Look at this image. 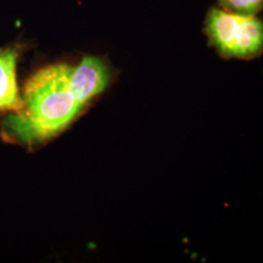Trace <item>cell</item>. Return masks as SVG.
<instances>
[{
	"instance_id": "1",
	"label": "cell",
	"mask_w": 263,
	"mask_h": 263,
	"mask_svg": "<svg viewBox=\"0 0 263 263\" xmlns=\"http://www.w3.org/2000/svg\"><path fill=\"white\" fill-rule=\"evenodd\" d=\"M108 82V68L96 57H85L76 66H45L28 79L23 108L9 115L4 127L26 143L47 141L72 122Z\"/></svg>"
},
{
	"instance_id": "2",
	"label": "cell",
	"mask_w": 263,
	"mask_h": 263,
	"mask_svg": "<svg viewBox=\"0 0 263 263\" xmlns=\"http://www.w3.org/2000/svg\"><path fill=\"white\" fill-rule=\"evenodd\" d=\"M206 31L212 44L223 56L249 59L261 52L262 24L254 16L212 9L206 21Z\"/></svg>"
},
{
	"instance_id": "3",
	"label": "cell",
	"mask_w": 263,
	"mask_h": 263,
	"mask_svg": "<svg viewBox=\"0 0 263 263\" xmlns=\"http://www.w3.org/2000/svg\"><path fill=\"white\" fill-rule=\"evenodd\" d=\"M18 54L14 49H0V112H19L23 108L16 78Z\"/></svg>"
},
{
	"instance_id": "4",
	"label": "cell",
	"mask_w": 263,
	"mask_h": 263,
	"mask_svg": "<svg viewBox=\"0 0 263 263\" xmlns=\"http://www.w3.org/2000/svg\"><path fill=\"white\" fill-rule=\"evenodd\" d=\"M227 12L244 16H254L262 6V0H219Z\"/></svg>"
}]
</instances>
